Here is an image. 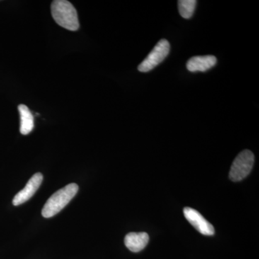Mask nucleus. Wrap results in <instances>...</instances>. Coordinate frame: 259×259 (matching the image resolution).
I'll list each match as a JSON object with an SVG mask.
<instances>
[{
    "label": "nucleus",
    "instance_id": "nucleus-9",
    "mask_svg": "<svg viewBox=\"0 0 259 259\" xmlns=\"http://www.w3.org/2000/svg\"><path fill=\"white\" fill-rule=\"evenodd\" d=\"M20 116V131L21 134L28 135L32 132L34 127V117L28 107L25 105L18 106Z\"/></svg>",
    "mask_w": 259,
    "mask_h": 259
},
{
    "label": "nucleus",
    "instance_id": "nucleus-4",
    "mask_svg": "<svg viewBox=\"0 0 259 259\" xmlns=\"http://www.w3.org/2000/svg\"><path fill=\"white\" fill-rule=\"evenodd\" d=\"M170 52V44L166 39H161L153 48L151 52L139 65L138 69L141 72H148L154 69L166 59Z\"/></svg>",
    "mask_w": 259,
    "mask_h": 259
},
{
    "label": "nucleus",
    "instance_id": "nucleus-1",
    "mask_svg": "<svg viewBox=\"0 0 259 259\" xmlns=\"http://www.w3.org/2000/svg\"><path fill=\"white\" fill-rule=\"evenodd\" d=\"M51 14L56 23L66 30L76 31L79 28L77 12L66 0H55L51 4Z\"/></svg>",
    "mask_w": 259,
    "mask_h": 259
},
{
    "label": "nucleus",
    "instance_id": "nucleus-10",
    "mask_svg": "<svg viewBox=\"0 0 259 259\" xmlns=\"http://www.w3.org/2000/svg\"><path fill=\"white\" fill-rule=\"evenodd\" d=\"M197 1L195 0H180L178 1L179 12L182 18H192L195 10Z\"/></svg>",
    "mask_w": 259,
    "mask_h": 259
},
{
    "label": "nucleus",
    "instance_id": "nucleus-2",
    "mask_svg": "<svg viewBox=\"0 0 259 259\" xmlns=\"http://www.w3.org/2000/svg\"><path fill=\"white\" fill-rule=\"evenodd\" d=\"M79 190V186L72 183L58 190L48 199L42 209V215L46 218L54 217L64 208L70 201L74 198Z\"/></svg>",
    "mask_w": 259,
    "mask_h": 259
},
{
    "label": "nucleus",
    "instance_id": "nucleus-5",
    "mask_svg": "<svg viewBox=\"0 0 259 259\" xmlns=\"http://www.w3.org/2000/svg\"><path fill=\"white\" fill-rule=\"evenodd\" d=\"M184 214H185L186 219L201 234L204 235V236H212V235H214V227L198 211L190 208V207H185L184 209Z\"/></svg>",
    "mask_w": 259,
    "mask_h": 259
},
{
    "label": "nucleus",
    "instance_id": "nucleus-6",
    "mask_svg": "<svg viewBox=\"0 0 259 259\" xmlns=\"http://www.w3.org/2000/svg\"><path fill=\"white\" fill-rule=\"evenodd\" d=\"M42 180H44V177H42V174H35L28 181V183L23 190L20 191L15 196L13 204L15 206L20 205L31 198L33 194L38 190L40 186L41 185Z\"/></svg>",
    "mask_w": 259,
    "mask_h": 259
},
{
    "label": "nucleus",
    "instance_id": "nucleus-3",
    "mask_svg": "<svg viewBox=\"0 0 259 259\" xmlns=\"http://www.w3.org/2000/svg\"><path fill=\"white\" fill-rule=\"evenodd\" d=\"M254 155L249 151H242L232 163L229 177L233 182H239L248 176L254 164Z\"/></svg>",
    "mask_w": 259,
    "mask_h": 259
},
{
    "label": "nucleus",
    "instance_id": "nucleus-8",
    "mask_svg": "<svg viewBox=\"0 0 259 259\" xmlns=\"http://www.w3.org/2000/svg\"><path fill=\"white\" fill-rule=\"evenodd\" d=\"M149 241V236L146 233H130L125 238V246L134 253L144 249Z\"/></svg>",
    "mask_w": 259,
    "mask_h": 259
},
{
    "label": "nucleus",
    "instance_id": "nucleus-7",
    "mask_svg": "<svg viewBox=\"0 0 259 259\" xmlns=\"http://www.w3.org/2000/svg\"><path fill=\"white\" fill-rule=\"evenodd\" d=\"M217 64V59L214 56H194L187 61V69L191 72H204L212 69Z\"/></svg>",
    "mask_w": 259,
    "mask_h": 259
}]
</instances>
